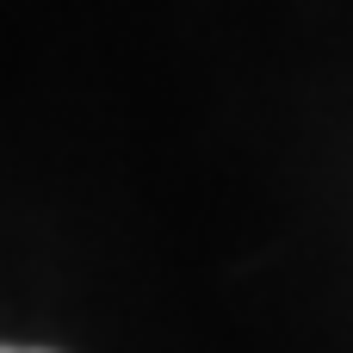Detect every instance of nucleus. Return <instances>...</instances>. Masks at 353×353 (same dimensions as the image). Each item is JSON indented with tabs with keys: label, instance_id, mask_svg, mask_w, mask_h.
<instances>
[{
	"label": "nucleus",
	"instance_id": "f257e3e1",
	"mask_svg": "<svg viewBox=\"0 0 353 353\" xmlns=\"http://www.w3.org/2000/svg\"><path fill=\"white\" fill-rule=\"evenodd\" d=\"M0 353H50V347H0Z\"/></svg>",
	"mask_w": 353,
	"mask_h": 353
}]
</instances>
